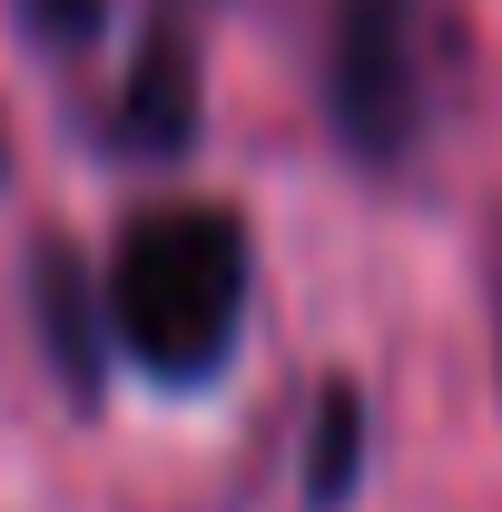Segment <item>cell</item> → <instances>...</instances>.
<instances>
[{
	"label": "cell",
	"instance_id": "cell-4",
	"mask_svg": "<svg viewBox=\"0 0 502 512\" xmlns=\"http://www.w3.org/2000/svg\"><path fill=\"white\" fill-rule=\"evenodd\" d=\"M30 325H40V355L50 375L69 384V404H99L109 375H119V335H109V286L99 266L60 237L30 247Z\"/></svg>",
	"mask_w": 502,
	"mask_h": 512
},
{
	"label": "cell",
	"instance_id": "cell-2",
	"mask_svg": "<svg viewBox=\"0 0 502 512\" xmlns=\"http://www.w3.org/2000/svg\"><path fill=\"white\" fill-rule=\"evenodd\" d=\"M315 109L335 158H355L365 178H404L434 138V0H335Z\"/></svg>",
	"mask_w": 502,
	"mask_h": 512
},
{
	"label": "cell",
	"instance_id": "cell-7",
	"mask_svg": "<svg viewBox=\"0 0 502 512\" xmlns=\"http://www.w3.org/2000/svg\"><path fill=\"white\" fill-rule=\"evenodd\" d=\"M0 168H10V148H0Z\"/></svg>",
	"mask_w": 502,
	"mask_h": 512
},
{
	"label": "cell",
	"instance_id": "cell-5",
	"mask_svg": "<svg viewBox=\"0 0 502 512\" xmlns=\"http://www.w3.org/2000/svg\"><path fill=\"white\" fill-rule=\"evenodd\" d=\"M365 453H375V404L365 384H325L315 394V424H306V512H345L365 493Z\"/></svg>",
	"mask_w": 502,
	"mask_h": 512
},
{
	"label": "cell",
	"instance_id": "cell-6",
	"mask_svg": "<svg viewBox=\"0 0 502 512\" xmlns=\"http://www.w3.org/2000/svg\"><path fill=\"white\" fill-rule=\"evenodd\" d=\"M20 30L50 40V50H89L109 30V0H20Z\"/></svg>",
	"mask_w": 502,
	"mask_h": 512
},
{
	"label": "cell",
	"instance_id": "cell-3",
	"mask_svg": "<svg viewBox=\"0 0 502 512\" xmlns=\"http://www.w3.org/2000/svg\"><path fill=\"white\" fill-rule=\"evenodd\" d=\"M207 128V69H197V20L188 0H158L148 30L128 40L119 69V119H109V148L128 168H178Z\"/></svg>",
	"mask_w": 502,
	"mask_h": 512
},
{
	"label": "cell",
	"instance_id": "cell-1",
	"mask_svg": "<svg viewBox=\"0 0 502 512\" xmlns=\"http://www.w3.org/2000/svg\"><path fill=\"white\" fill-rule=\"evenodd\" d=\"M99 286H109V335L128 375L148 394H207L247 345L256 237L217 197H158L109 237Z\"/></svg>",
	"mask_w": 502,
	"mask_h": 512
}]
</instances>
